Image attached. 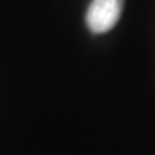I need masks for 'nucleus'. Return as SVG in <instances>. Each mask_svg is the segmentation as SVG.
Instances as JSON below:
<instances>
[{"label": "nucleus", "instance_id": "obj_1", "mask_svg": "<svg viewBox=\"0 0 155 155\" xmlns=\"http://www.w3.org/2000/svg\"><path fill=\"white\" fill-rule=\"evenodd\" d=\"M124 9V0H92L86 12V26L94 33H105L115 26Z\"/></svg>", "mask_w": 155, "mask_h": 155}]
</instances>
